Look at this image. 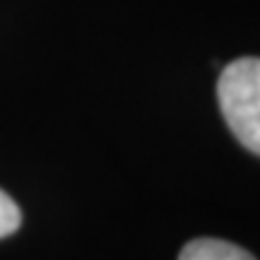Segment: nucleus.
Returning <instances> with one entry per match:
<instances>
[{"instance_id": "f257e3e1", "label": "nucleus", "mask_w": 260, "mask_h": 260, "mask_svg": "<svg viewBox=\"0 0 260 260\" xmlns=\"http://www.w3.org/2000/svg\"><path fill=\"white\" fill-rule=\"evenodd\" d=\"M217 99L236 140L260 157V58L246 56L224 65Z\"/></svg>"}, {"instance_id": "f03ea898", "label": "nucleus", "mask_w": 260, "mask_h": 260, "mask_svg": "<svg viewBox=\"0 0 260 260\" xmlns=\"http://www.w3.org/2000/svg\"><path fill=\"white\" fill-rule=\"evenodd\" d=\"M178 260H255L251 253L236 246V243L222 241V239H193L186 243Z\"/></svg>"}, {"instance_id": "7ed1b4c3", "label": "nucleus", "mask_w": 260, "mask_h": 260, "mask_svg": "<svg viewBox=\"0 0 260 260\" xmlns=\"http://www.w3.org/2000/svg\"><path fill=\"white\" fill-rule=\"evenodd\" d=\"M22 224V212L17 203L8 193L0 190V239H5L10 234H15Z\"/></svg>"}]
</instances>
